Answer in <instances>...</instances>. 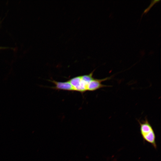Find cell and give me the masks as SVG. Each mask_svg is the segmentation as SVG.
<instances>
[{"instance_id": "cell-3", "label": "cell", "mask_w": 161, "mask_h": 161, "mask_svg": "<svg viewBox=\"0 0 161 161\" xmlns=\"http://www.w3.org/2000/svg\"><path fill=\"white\" fill-rule=\"evenodd\" d=\"M160 1V0H152L151 3L150 4L149 6L143 12V13H142L141 16V18L143 16L144 14H146L150 10L151 8L156 3H158Z\"/></svg>"}, {"instance_id": "cell-2", "label": "cell", "mask_w": 161, "mask_h": 161, "mask_svg": "<svg viewBox=\"0 0 161 161\" xmlns=\"http://www.w3.org/2000/svg\"><path fill=\"white\" fill-rule=\"evenodd\" d=\"M140 126V131L144 140L150 143L155 148H157L156 137L154 131L147 118L141 122L137 120Z\"/></svg>"}, {"instance_id": "cell-4", "label": "cell", "mask_w": 161, "mask_h": 161, "mask_svg": "<svg viewBox=\"0 0 161 161\" xmlns=\"http://www.w3.org/2000/svg\"><path fill=\"white\" fill-rule=\"evenodd\" d=\"M9 48L8 47H0V49H8Z\"/></svg>"}, {"instance_id": "cell-1", "label": "cell", "mask_w": 161, "mask_h": 161, "mask_svg": "<svg viewBox=\"0 0 161 161\" xmlns=\"http://www.w3.org/2000/svg\"><path fill=\"white\" fill-rule=\"evenodd\" d=\"M95 69L88 74L74 77L67 81L71 87V91H77L83 94L86 91H94L102 88L111 87L102 82L110 79L112 76L101 79L94 78L93 75Z\"/></svg>"}]
</instances>
